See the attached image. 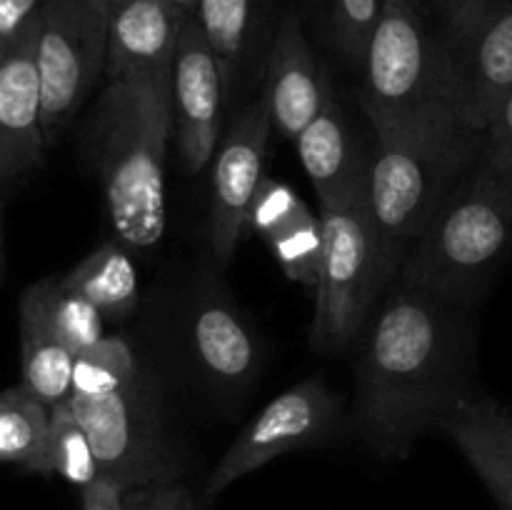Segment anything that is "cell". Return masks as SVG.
I'll return each mask as SVG.
<instances>
[{"label":"cell","instance_id":"d6a6232c","mask_svg":"<svg viewBox=\"0 0 512 510\" xmlns=\"http://www.w3.org/2000/svg\"><path fill=\"white\" fill-rule=\"evenodd\" d=\"M383 8H398V10H420V0H383Z\"/></svg>","mask_w":512,"mask_h":510},{"label":"cell","instance_id":"2e32d148","mask_svg":"<svg viewBox=\"0 0 512 510\" xmlns=\"http://www.w3.org/2000/svg\"><path fill=\"white\" fill-rule=\"evenodd\" d=\"M248 228L268 243L275 263L290 280L318 288L323 225L290 185L265 175L250 205Z\"/></svg>","mask_w":512,"mask_h":510},{"label":"cell","instance_id":"7a4b0ae2","mask_svg":"<svg viewBox=\"0 0 512 510\" xmlns=\"http://www.w3.org/2000/svg\"><path fill=\"white\" fill-rule=\"evenodd\" d=\"M173 138V68L108 80L85 153L100 175L115 238L150 250L165 235V158Z\"/></svg>","mask_w":512,"mask_h":510},{"label":"cell","instance_id":"d6986e66","mask_svg":"<svg viewBox=\"0 0 512 510\" xmlns=\"http://www.w3.org/2000/svg\"><path fill=\"white\" fill-rule=\"evenodd\" d=\"M75 355L45 315L35 283L20 295V368L23 385L48 408L65 403L73 385Z\"/></svg>","mask_w":512,"mask_h":510},{"label":"cell","instance_id":"4dcf8cb0","mask_svg":"<svg viewBox=\"0 0 512 510\" xmlns=\"http://www.w3.org/2000/svg\"><path fill=\"white\" fill-rule=\"evenodd\" d=\"M43 0H0V40H10L35 13Z\"/></svg>","mask_w":512,"mask_h":510},{"label":"cell","instance_id":"9c48e42d","mask_svg":"<svg viewBox=\"0 0 512 510\" xmlns=\"http://www.w3.org/2000/svg\"><path fill=\"white\" fill-rule=\"evenodd\" d=\"M65 403L90 435L100 473L125 493L175 483L178 463L168 448L153 395L140 375L105 398H68Z\"/></svg>","mask_w":512,"mask_h":510},{"label":"cell","instance_id":"e0dca14e","mask_svg":"<svg viewBox=\"0 0 512 510\" xmlns=\"http://www.w3.org/2000/svg\"><path fill=\"white\" fill-rule=\"evenodd\" d=\"M295 145L320 205L350 203L368 190L370 160L360 155L333 90Z\"/></svg>","mask_w":512,"mask_h":510},{"label":"cell","instance_id":"44dd1931","mask_svg":"<svg viewBox=\"0 0 512 510\" xmlns=\"http://www.w3.org/2000/svg\"><path fill=\"white\" fill-rule=\"evenodd\" d=\"M133 250L118 238L85 255L68 275L60 278L103 313L105 320H125L140 300V278Z\"/></svg>","mask_w":512,"mask_h":510},{"label":"cell","instance_id":"e575fe53","mask_svg":"<svg viewBox=\"0 0 512 510\" xmlns=\"http://www.w3.org/2000/svg\"><path fill=\"white\" fill-rule=\"evenodd\" d=\"M430 5H435V8L440 10V13H448L450 8H453L455 3H458V0H428Z\"/></svg>","mask_w":512,"mask_h":510},{"label":"cell","instance_id":"ac0fdd59","mask_svg":"<svg viewBox=\"0 0 512 510\" xmlns=\"http://www.w3.org/2000/svg\"><path fill=\"white\" fill-rule=\"evenodd\" d=\"M180 18L168 0H110L108 80L173 68Z\"/></svg>","mask_w":512,"mask_h":510},{"label":"cell","instance_id":"4316f807","mask_svg":"<svg viewBox=\"0 0 512 510\" xmlns=\"http://www.w3.org/2000/svg\"><path fill=\"white\" fill-rule=\"evenodd\" d=\"M335 48L363 65L370 40L383 15V0H320Z\"/></svg>","mask_w":512,"mask_h":510},{"label":"cell","instance_id":"8fae6325","mask_svg":"<svg viewBox=\"0 0 512 510\" xmlns=\"http://www.w3.org/2000/svg\"><path fill=\"white\" fill-rule=\"evenodd\" d=\"M228 80L198 18L180 23L173 55V138L188 173H200L223 140Z\"/></svg>","mask_w":512,"mask_h":510},{"label":"cell","instance_id":"4fadbf2b","mask_svg":"<svg viewBox=\"0 0 512 510\" xmlns=\"http://www.w3.org/2000/svg\"><path fill=\"white\" fill-rule=\"evenodd\" d=\"M38 18H30L8 40L0 65V190L43 163V98L35 60Z\"/></svg>","mask_w":512,"mask_h":510},{"label":"cell","instance_id":"7402d4cb","mask_svg":"<svg viewBox=\"0 0 512 510\" xmlns=\"http://www.w3.org/2000/svg\"><path fill=\"white\" fill-rule=\"evenodd\" d=\"M0 463L53 475L50 408L23 383L0 393Z\"/></svg>","mask_w":512,"mask_h":510},{"label":"cell","instance_id":"277c9868","mask_svg":"<svg viewBox=\"0 0 512 510\" xmlns=\"http://www.w3.org/2000/svg\"><path fill=\"white\" fill-rule=\"evenodd\" d=\"M360 105L373 125L375 138H480L460 120L443 45L438 33L423 23L420 10L383 8L363 60Z\"/></svg>","mask_w":512,"mask_h":510},{"label":"cell","instance_id":"52a82bcc","mask_svg":"<svg viewBox=\"0 0 512 510\" xmlns=\"http://www.w3.org/2000/svg\"><path fill=\"white\" fill-rule=\"evenodd\" d=\"M35 18L43 133L55 143L105 75L110 0H43Z\"/></svg>","mask_w":512,"mask_h":510},{"label":"cell","instance_id":"3957f363","mask_svg":"<svg viewBox=\"0 0 512 510\" xmlns=\"http://www.w3.org/2000/svg\"><path fill=\"white\" fill-rule=\"evenodd\" d=\"M512 253V173L473 165L405 255L398 283L468 303Z\"/></svg>","mask_w":512,"mask_h":510},{"label":"cell","instance_id":"83f0119b","mask_svg":"<svg viewBox=\"0 0 512 510\" xmlns=\"http://www.w3.org/2000/svg\"><path fill=\"white\" fill-rule=\"evenodd\" d=\"M480 160L493 165V168L512 173V90L483 133Z\"/></svg>","mask_w":512,"mask_h":510},{"label":"cell","instance_id":"6da1fadb","mask_svg":"<svg viewBox=\"0 0 512 510\" xmlns=\"http://www.w3.org/2000/svg\"><path fill=\"white\" fill-rule=\"evenodd\" d=\"M470 335L463 303L398 283L370 323L355 375L365 440L383 458H403L435 428L463 383Z\"/></svg>","mask_w":512,"mask_h":510},{"label":"cell","instance_id":"5b68a950","mask_svg":"<svg viewBox=\"0 0 512 510\" xmlns=\"http://www.w3.org/2000/svg\"><path fill=\"white\" fill-rule=\"evenodd\" d=\"M368 165V208L393 280L423 230L480 158L483 138L380 135Z\"/></svg>","mask_w":512,"mask_h":510},{"label":"cell","instance_id":"cb8c5ba5","mask_svg":"<svg viewBox=\"0 0 512 510\" xmlns=\"http://www.w3.org/2000/svg\"><path fill=\"white\" fill-rule=\"evenodd\" d=\"M140 375L130 345L118 335H105L93 348L75 355L68 398H105L123 390Z\"/></svg>","mask_w":512,"mask_h":510},{"label":"cell","instance_id":"603a6c76","mask_svg":"<svg viewBox=\"0 0 512 510\" xmlns=\"http://www.w3.org/2000/svg\"><path fill=\"white\" fill-rule=\"evenodd\" d=\"M270 0H200L198 23L223 65L233 93L250 48L263 33Z\"/></svg>","mask_w":512,"mask_h":510},{"label":"cell","instance_id":"8992f818","mask_svg":"<svg viewBox=\"0 0 512 510\" xmlns=\"http://www.w3.org/2000/svg\"><path fill=\"white\" fill-rule=\"evenodd\" d=\"M320 258L310 338L320 353L348 348L368 323L380 290L393 280L368 208V190L343 205H320Z\"/></svg>","mask_w":512,"mask_h":510},{"label":"cell","instance_id":"f546056e","mask_svg":"<svg viewBox=\"0 0 512 510\" xmlns=\"http://www.w3.org/2000/svg\"><path fill=\"white\" fill-rule=\"evenodd\" d=\"M80 498L83 510H125V490L105 475L80 490Z\"/></svg>","mask_w":512,"mask_h":510},{"label":"cell","instance_id":"f1b7e54d","mask_svg":"<svg viewBox=\"0 0 512 510\" xmlns=\"http://www.w3.org/2000/svg\"><path fill=\"white\" fill-rule=\"evenodd\" d=\"M125 510H195V498L178 483L148 485L125 493Z\"/></svg>","mask_w":512,"mask_h":510},{"label":"cell","instance_id":"5bb4252c","mask_svg":"<svg viewBox=\"0 0 512 510\" xmlns=\"http://www.w3.org/2000/svg\"><path fill=\"white\" fill-rule=\"evenodd\" d=\"M435 428L453 440L503 510H512V413L490 395L468 388L440 410Z\"/></svg>","mask_w":512,"mask_h":510},{"label":"cell","instance_id":"30bf717a","mask_svg":"<svg viewBox=\"0 0 512 510\" xmlns=\"http://www.w3.org/2000/svg\"><path fill=\"white\" fill-rule=\"evenodd\" d=\"M343 423V398L320 378H308L270 400L230 443L205 483L215 498L235 480L293 450L323 445Z\"/></svg>","mask_w":512,"mask_h":510},{"label":"cell","instance_id":"484cf974","mask_svg":"<svg viewBox=\"0 0 512 510\" xmlns=\"http://www.w3.org/2000/svg\"><path fill=\"white\" fill-rule=\"evenodd\" d=\"M50 465L53 475H60L80 490L103 475L90 435L85 433L83 423L75 418L68 403L50 408Z\"/></svg>","mask_w":512,"mask_h":510},{"label":"cell","instance_id":"7c38bea8","mask_svg":"<svg viewBox=\"0 0 512 510\" xmlns=\"http://www.w3.org/2000/svg\"><path fill=\"white\" fill-rule=\"evenodd\" d=\"M273 120L265 95L235 115L223 135L213 168V208H210V240L218 260H230L240 238L248 230L250 205L265 178L268 140Z\"/></svg>","mask_w":512,"mask_h":510},{"label":"cell","instance_id":"1f68e13d","mask_svg":"<svg viewBox=\"0 0 512 510\" xmlns=\"http://www.w3.org/2000/svg\"><path fill=\"white\" fill-rule=\"evenodd\" d=\"M170 5H173L175 15L180 18V23L183 20H190V18H198V5L200 0H168Z\"/></svg>","mask_w":512,"mask_h":510},{"label":"cell","instance_id":"ffe728a7","mask_svg":"<svg viewBox=\"0 0 512 510\" xmlns=\"http://www.w3.org/2000/svg\"><path fill=\"white\" fill-rule=\"evenodd\" d=\"M195 355L205 373L220 385L245 383L258 368V345L243 320L220 300H205L190 323Z\"/></svg>","mask_w":512,"mask_h":510},{"label":"cell","instance_id":"836d02e7","mask_svg":"<svg viewBox=\"0 0 512 510\" xmlns=\"http://www.w3.org/2000/svg\"><path fill=\"white\" fill-rule=\"evenodd\" d=\"M5 268V248H3V210H0V278H3Z\"/></svg>","mask_w":512,"mask_h":510},{"label":"cell","instance_id":"9a60e30c","mask_svg":"<svg viewBox=\"0 0 512 510\" xmlns=\"http://www.w3.org/2000/svg\"><path fill=\"white\" fill-rule=\"evenodd\" d=\"M263 95L273 128L290 140H298L330 95L328 78L320 70L295 13H285L273 35Z\"/></svg>","mask_w":512,"mask_h":510},{"label":"cell","instance_id":"d590c367","mask_svg":"<svg viewBox=\"0 0 512 510\" xmlns=\"http://www.w3.org/2000/svg\"><path fill=\"white\" fill-rule=\"evenodd\" d=\"M5 50H8V40H0V65L5 60Z\"/></svg>","mask_w":512,"mask_h":510},{"label":"cell","instance_id":"d4e9b609","mask_svg":"<svg viewBox=\"0 0 512 510\" xmlns=\"http://www.w3.org/2000/svg\"><path fill=\"white\" fill-rule=\"evenodd\" d=\"M35 288L43 300L50 325L60 335V340L68 345L70 353H83L105 338V318L90 300H85L83 295L65 288L60 280L53 278L38 280Z\"/></svg>","mask_w":512,"mask_h":510},{"label":"cell","instance_id":"ba28073f","mask_svg":"<svg viewBox=\"0 0 512 510\" xmlns=\"http://www.w3.org/2000/svg\"><path fill=\"white\" fill-rule=\"evenodd\" d=\"M438 38L460 120L483 138L512 90V0H458Z\"/></svg>","mask_w":512,"mask_h":510}]
</instances>
